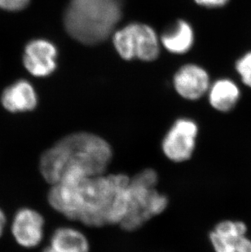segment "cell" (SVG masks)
I'll list each match as a JSON object with an SVG mask.
<instances>
[{"label":"cell","instance_id":"6da1fadb","mask_svg":"<svg viewBox=\"0 0 251 252\" xmlns=\"http://www.w3.org/2000/svg\"><path fill=\"white\" fill-rule=\"evenodd\" d=\"M130 177L126 174H67L52 185L48 203L64 217L89 227L120 224L127 211Z\"/></svg>","mask_w":251,"mask_h":252},{"label":"cell","instance_id":"7a4b0ae2","mask_svg":"<svg viewBox=\"0 0 251 252\" xmlns=\"http://www.w3.org/2000/svg\"><path fill=\"white\" fill-rule=\"evenodd\" d=\"M113 159V149L101 136L77 131L62 137L41 156V175L51 186L65 175L97 176L106 173Z\"/></svg>","mask_w":251,"mask_h":252},{"label":"cell","instance_id":"3957f363","mask_svg":"<svg viewBox=\"0 0 251 252\" xmlns=\"http://www.w3.org/2000/svg\"><path fill=\"white\" fill-rule=\"evenodd\" d=\"M122 0H70L64 24L69 36L85 45L105 40L122 17Z\"/></svg>","mask_w":251,"mask_h":252},{"label":"cell","instance_id":"277c9868","mask_svg":"<svg viewBox=\"0 0 251 252\" xmlns=\"http://www.w3.org/2000/svg\"><path fill=\"white\" fill-rule=\"evenodd\" d=\"M158 174L154 169L143 170L130 179L127 211L119 226L127 232L141 228L152 218L165 212L169 200L157 189Z\"/></svg>","mask_w":251,"mask_h":252},{"label":"cell","instance_id":"5b68a950","mask_svg":"<svg viewBox=\"0 0 251 252\" xmlns=\"http://www.w3.org/2000/svg\"><path fill=\"white\" fill-rule=\"evenodd\" d=\"M114 44L122 58L153 62L159 55V41L152 27L141 23H131L117 31Z\"/></svg>","mask_w":251,"mask_h":252},{"label":"cell","instance_id":"8992f818","mask_svg":"<svg viewBox=\"0 0 251 252\" xmlns=\"http://www.w3.org/2000/svg\"><path fill=\"white\" fill-rule=\"evenodd\" d=\"M198 131L197 123L192 119H177L161 141V150L165 157L176 163L188 161L196 150Z\"/></svg>","mask_w":251,"mask_h":252},{"label":"cell","instance_id":"52a82bcc","mask_svg":"<svg viewBox=\"0 0 251 252\" xmlns=\"http://www.w3.org/2000/svg\"><path fill=\"white\" fill-rule=\"evenodd\" d=\"M12 233L23 248H35L40 244L44 235L43 216L31 208L20 209L12 220Z\"/></svg>","mask_w":251,"mask_h":252},{"label":"cell","instance_id":"ba28073f","mask_svg":"<svg viewBox=\"0 0 251 252\" xmlns=\"http://www.w3.org/2000/svg\"><path fill=\"white\" fill-rule=\"evenodd\" d=\"M210 86L207 72L197 64L184 65L174 77L175 89L186 100H198L208 92Z\"/></svg>","mask_w":251,"mask_h":252},{"label":"cell","instance_id":"9c48e42d","mask_svg":"<svg viewBox=\"0 0 251 252\" xmlns=\"http://www.w3.org/2000/svg\"><path fill=\"white\" fill-rule=\"evenodd\" d=\"M57 55V48L52 43L36 39L26 46L23 62L26 69L34 76H48L56 69Z\"/></svg>","mask_w":251,"mask_h":252},{"label":"cell","instance_id":"30bf717a","mask_svg":"<svg viewBox=\"0 0 251 252\" xmlns=\"http://www.w3.org/2000/svg\"><path fill=\"white\" fill-rule=\"evenodd\" d=\"M247 225L243 221L223 220L210 233V241L216 252H237L240 241L247 236Z\"/></svg>","mask_w":251,"mask_h":252},{"label":"cell","instance_id":"8fae6325","mask_svg":"<svg viewBox=\"0 0 251 252\" xmlns=\"http://www.w3.org/2000/svg\"><path fill=\"white\" fill-rule=\"evenodd\" d=\"M1 102L5 110L9 112H28L35 109L38 98L29 82L20 80L3 91Z\"/></svg>","mask_w":251,"mask_h":252},{"label":"cell","instance_id":"7c38bea8","mask_svg":"<svg viewBox=\"0 0 251 252\" xmlns=\"http://www.w3.org/2000/svg\"><path fill=\"white\" fill-rule=\"evenodd\" d=\"M209 103L215 110L227 113L233 110L241 97V91L236 83L228 79H219L209 88Z\"/></svg>","mask_w":251,"mask_h":252},{"label":"cell","instance_id":"4fadbf2b","mask_svg":"<svg viewBox=\"0 0 251 252\" xmlns=\"http://www.w3.org/2000/svg\"><path fill=\"white\" fill-rule=\"evenodd\" d=\"M50 246L56 252H89L87 236L77 228L61 227L52 233Z\"/></svg>","mask_w":251,"mask_h":252},{"label":"cell","instance_id":"5bb4252c","mask_svg":"<svg viewBox=\"0 0 251 252\" xmlns=\"http://www.w3.org/2000/svg\"><path fill=\"white\" fill-rule=\"evenodd\" d=\"M161 41L170 53L184 54L192 48L194 33L192 27L187 22L180 20L173 28L162 34Z\"/></svg>","mask_w":251,"mask_h":252},{"label":"cell","instance_id":"9a60e30c","mask_svg":"<svg viewBox=\"0 0 251 252\" xmlns=\"http://www.w3.org/2000/svg\"><path fill=\"white\" fill-rule=\"evenodd\" d=\"M236 69L243 84L251 88V52L245 54L237 61Z\"/></svg>","mask_w":251,"mask_h":252},{"label":"cell","instance_id":"2e32d148","mask_svg":"<svg viewBox=\"0 0 251 252\" xmlns=\"http://www.w3.org/2000/svg\"><path fill=\"white\" fill-rule=\"evenodd\" d=\"M30 0H0V7L8 11H20L29 5Z\"/></svg>","mask_w":251,"mask_h":252},{"label":"cell","instance_id":"e0dca14e","mask_svg":"<svg viewBox=\"0 0 251 252\" xmlns=\"http://www.w3.org/2000/svg\"><path fill=\"white\" fill-rule=\"evenodd\" d=\"M197 4L209 7V8H216V7H223L227 4L229 0H194Z\"/></svg>","mask_w":251,"mask_h":252},{"label":"cell","instance_id":"ac0fdd59","mask_svg":"<svg viewBox=\"0 0 251 252\" xmlns=\"http://www.w3.org/2000/svg\"><path fill=\"white\" fill-rule=\"evenodd\" d=\"M237 252H251V240L245 236L237 246Z\"/></svg>","mask_w":251,"mask_h":252},{"label":"cell","instance_id":"d6986e66","mask_svg":"<svg viewBox=\"0 0 251 252\" xmlns=\"http://www.w3.org/2000/svg\"><path fill=\"white\" fill-rule=\"evenodd\" d=\"M6 224V217L2 210L0 209V237L2 236Z\"/></svg>","mask_w":251,"mask_h":252},{"label":"cell","instance_id":"ffe728a7","mask_svg":"<svg viewBox=\"0 0 251 252\" xmlns=\"http://www.w3.org/2000/svg\"><path fill=\"white\" fill-rule=\"evenodd\" d=\"M56 252L54 251V249L51 247L50 245L48 246V247H47V248H44L43 249V252Z\"/></svg>","mask_w":251,"mask_h":252}]
</instances>
